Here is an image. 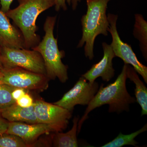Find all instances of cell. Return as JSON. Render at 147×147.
<instances>
[{"label": "cell", "mask_w": 147, "mask_h": 147, "mask_svg": "<svg viewBox=\"0 0 147 147\" xmlns=\"http://www.w3.org/2000/svg\"><path fill=\"white\" fill-rule=\"evenodd\" d=\"M127 64H124L121 72L113 83L104 87L101 84L98 91L86 109L84 115L79 120L77 134H79L84 122L88 117V114L95 108L102 105H109L110 113L120 114L124 111L128 112L131 104L136 102V98L131 96L127 89Z\"/></svg>", "instance_id": "obj_1"}, {"label": "cell", "mask_w": 147, "mask_h": 147, "mask_svg": "<svg viewBox=\"0 0 147 147\" xmlns=\"http://www.w3.org/2000/svg\"><path fill=\"white\" fill-rule=\"evenodd\" d=\"M19 5L5 13L20 30L24 39V48L36 46L40 37L36 33V21L42 12L55 5V0H18Z\"/></svg>", "instance_id": "obj_2"}, {"label": "cell", "mask_w": 147, "mask_h": 147, "mask_svg": "<svg viewBox=\"0 0 147 147\" xmlns=\"http://www.w3.org/2000/svg\"><path fill=\"white\" fill-rule=\"evenodd\" d=\"M86 13L82 16V38L77 48L84 46L86 57L92 60L94 57V47L95 40L98 36L108 35L109 24L106 15L108 3L111 0H86Z\"/></svg>", "instance_id": "obj_3"}, {"label": "cell", "mask_w": 147, "mask_h": 147, "mask_svg": "<svg viewBox=\"0 0 147 147\" xmlns=\"http://www.w3.org/2000/svg\"><path fill=\"white\" fill-rule=\"evenodd\" d=\"M57 18V16H47L43 26L45 36L42 40L32 49L38 52L42 57L46 76L49 80L58 78L60 82L65 83L68 79V67L62 61L65 53L59 50L57 39L54 36Z\"/></svg>", "instance_id": "obj_4"}, {"label": "cell", "mask_w": 147, "mask_h": 147, "mask_svg": "<svg viewBox=\"0 0 147 147\" xmlns=\"http://www.w3.org/2000/svg\"><path fill=\"white\" fill-rule=\"evenodd\" d=\"M2 68L20 67L46 75L45 64L39 53L25 48L1 47Z\"/></svg>", "instance_id": "obj_5"}, {"label": "cell", "mask_w": 147, "mask_h": 147, "mask_svg": "<svg viewBox=\"0 0 147 147\" xmlns=\"http://www.w3.org/2000/svg\"><path fill=\"white\" fill-rule=\"evenodd\" d=\"M49 79L44 74L34 73L20 67L2 68L0 82L26 90L43 91L48 87Z\"/></svg>", "instance_id": "obj_6"}, {"label": "cell", "mask_w": 147, "mask_h": 147, "mask_svg": "<svg viewBox=\"0 0 147 147\" xmlns=\"http://www.w3.org/2000/svg\"><path fill=\"white\" fill-rule=\"evenodd\" d=\"M109 26L108 32H110L112 37L110 44L115 57H118L123 61L125 64L132 66L137 73L141 75L147 84V67L141 63L137 59L131 46L121 40L117 28L118 16L108 13Z\"/></svg>", "instance_id": "obj_7"}, {"label": "cell", "mask_w": 147, "mask_h": 147, "mask_svg": "<svg viewBox=\"0 0 147 147\" xmlns=\"http://www.w3.org/2000/svg\"><path fill=\"white\" fill-rule=\"evenodd\" d=\"M81 76L73 88L64 95L59 100L54 104L71 112L76 105H88L96 94L99 86L95 81L87 82Z\"/></svg>", "instance_id": "obj_8"}, {"label": "cell", "mask_w": 147, "mask_h": 147, "mask_svg": "<svg viewBox=\"0 0 147 147\" xmlns=\"http://www.w3.org/2000/svg\"><path fill=\"white\" fill-rule=\"evenodd\" d=\"M34 112L39 123H44L56 127L59 131L67 127L71 118V112L65 108L42 100L34 102Z\"/></svg>", "instance_id": "obj_9"}, {"label": "cell", "mask_w": 147, "mask_h": 147, "mask_svg": "<svg viewBox=\"0 0 147 147\" xmlns=\"http://www.w3.org/2000/svg\"><path fill=\"white\" fill-rule=\"evenodd\" d=\"M58 131H59L56 127L46 124H28L12 122L9 123L6 132L21 137L28 147H30L34 145L40 135L49 132Z\"/></svg>", "instance_id": "obj_10"}, {"label": "cell", "mask_w": 147, "mask_h": 147, "mask_svg": "<svg viewBox=\"0 0 147 147\" xmlns=\"http://www.w3.org/2000/svg\"><path fill=\"white\" fill-rule=\"evenodd\" d=\"M102 45L103 50L102 59L82 76L90 83H93L100 77L102 81L109 82L115 76L113 61L115 56L110 45L105 42H102Z\"/></svg>", "instance_id": "obj_11"}, {"label": "cell", "mask_w": 147, "mask_h": 147, "mask_svg": "<svg viewBox=\"0 0 147 147\" xmlns=\"http://www.w3.org/2000/svg\"><path fill=\"white\" fill-rule=\"evenodd\" d=\"M0 46L23 48L24 39L20 31L11 25L5 13L0 9Z\"/></svg>", "instance_id": "obj_12"}, {"label": "cell", "mask_w": 147, "mask_h": 147, "mask_svg": "<svg viewBox=\"0 0 147 147\" xmlns=\"http://www.w3.org/2000/svg\"><path fill=\"white\" fill-rule=\"evenodd\" d=\"M2 116L9 122L39 123L34 112V104L28 108H24L16 103L1 110Z\"/></svg>", "instance_id": "obj_13"}, {"label": "cell", "mask_w": 147, "mask_h": 147, "mask_svg": "<svg viewBox=\"0 0 147 147\" xmlns=\"http://www.w3.org/2000/svg\"><path fill=\"white\" fill-rule=\"evenodd\" d=\"M127 77L135 85V95L136 101L142 108L141 116L147 115V89L140 79L137 72L129 65L127 64Z\"/></svg>", "instance_id": "obj_14"}, {"label": "cell", "mask_w": 147, "mask_h": 147, "mask_svg": "<svg viewBox=\"0 0 147 147\" xmlns=\"http://www.w3.org/2000/svg\"><path fill=\"white\" fill-rule=\"evenodd\" d=\"M79 117H75L73 120V126L69 131L66 133L60 131L55 132L52 137V143L54 147H77V127Z\"/></svg>", "instance_id": "obj_15"}, {"label": "cell", "mask_w": 147, "mask_h": 147, "mask_svg": "<svg viewBox=\"0 0 147 147\" xmlns=\"http://www.w3.org/2000/svg\"><path fill=\"white\" fill-rule=\"evenodd\" d=\"M133 35L139 42L140 50L145 60H147V22L142 14H135Z\"/></svg>", "instance_id": "obj_16"}, {"label": "cell", "mask_w": 147, "mask_h": 147, "mask_svg": "<svg viewBox=\"0 0 147 147\" xmlns=\"http://www.w3.org/2000/svg\"><path fill=\"white\" fill-rule=\"evenodd\" d=\"M147 130V124L146 123L142 128L131 134L125 135L120 132L113 141L108 142L101 147H121L127 145H131L137 147V145L139 144V143L135 140V138L139 134L146 131Z\"/></svg>", "instance_id": "obj_17"}, {"label": "cell", "mask_w": 147, "mask_h": 147, "mask_svg": "<svg viewBox=\"0 0 147 147\" xmlns=\"http://www.w3.org/2000/svg\"><path fill=\"white\" fill-rule=\"evenodd\" d=\"M16 88L0 82V110L16 103L12 96V92Z\"/></svg>", "instance_id": "obj_18"}, {"label": "cell", "mask_w": 147, "mask_h": 147, "mask_svg": "<svg viewBox=\"0 0 147 147\" xmlns=\"http://www.w3.org/2000/svg\"><path fill=\"white\" fill-rule=\"evenodd\" d=\"M26 143L21 137L5 133L0 135V147H27Z\"/></svg>", "instance_id": "obj_19"}, {"label": "cell", "mask_w": 147, "mask_h": 147, "mask_svg": "<svg viewBox=\"0 0 147 147\" xmlns=\"http://www.w3.org/2000/svg\"><path fill=\"white\" fill-rule=\"evenodd\" d=\"M16 103L21 107L28 108L33 105L34 102L32 98L26 92L16 100Z\"/></svg>", "instance_id": "obj_20"}, {"label": "cell", "mask_w": 147, "mask_h": 147, "mask_svg": "<svg viewBox=\"0 0 147 147\" xmlns=\"http://www.w3.org/2000/svg\"><path fill=\"white\" fill-rule=\"evenodd\" d=\"M55 9L57 11H59L61 9L64 11L67 10V7L66 3L69 5H71V0H55Z\"/></svg>", "instance_id": "obj_21"}, {"label": "cell", "mask_w": 147, "mask_h": 147, "mask_svg": "<svg viewBox=\"0 0 147 147\" xmlns=\"http://www.w3.org/2000/svg\"><path fill=\"white\" fill-rule=\"evenodd\" d=\"M1 110H0V135L6 132L9 123L2 116Z\"/></svg>", "instance_id": "obj_22"}, {"label": "cell", "mask_w": 147, "mask_h": 147, "mask_svg": "<svg viewBox=\"0 0 147 147\" xmlns=\"http://www.w3.org/2000/svg\"><path fill=\"white\" fill-rule=\"evenodd\" d=\"M13 1V0H0L1 10L4 13H6L10 9L11 5Z\"/></svg>", "instance_id": "obj_23"}, {"label": "cell", "mask_w": 147, "mask_h": 147, "mask_svg": "<svg viewBox=\"0 0 147 147\" xmlns=\"http://www.w3.org/2000/svg\"><path fill=\"white\" fill-rule=\"evenodd\" d=\"M26 90L20 88H16L12 92V98L15 101L19 99L22 96L24 95L25 93H26Z\"/></svg>", "instance_id": "obj_24"}, {"label": "cell", "mask_w": 147, "mask_h": 147, "mask_svg": "<svg viewBox=\"0 0 147 147\" xmlns=\"http://www.w3.org/2000/svg\"><path fill=\"white\" fill-rule=\"evenodd\" d=\"M81 1V0H71V5L73 10H75L76 9L78 3Z\"/></svg>", "instance_id": "obj_25"}, {"label": "cell", "mask_w": 147, "mask_h": 147, "mask_svg": "<svg viewBox=\"0 0 147 147\" xmlns=\"http://www.w3.org/2000/svg\"><path fill=\"white\" fill-rule=\"evenodd\" d=\"M0 67H1V68H2V65L1 59V49H0Z\"/></svg>", "instance_id": "obj_26"}, {"label": "cell", "mask_w": 147, "mask_h": 147, "mask_svg": "<svg viewBox=\"0 0 147 147\" xmlns=\"http://www.w3.org/2000/svg\"><path fill=\"white\" fill-rule=\"evenodd\" d=\"M2 75V68L0 67V77Z\"/></svg>", "instance_id": "obj_27"}]
</instances>
